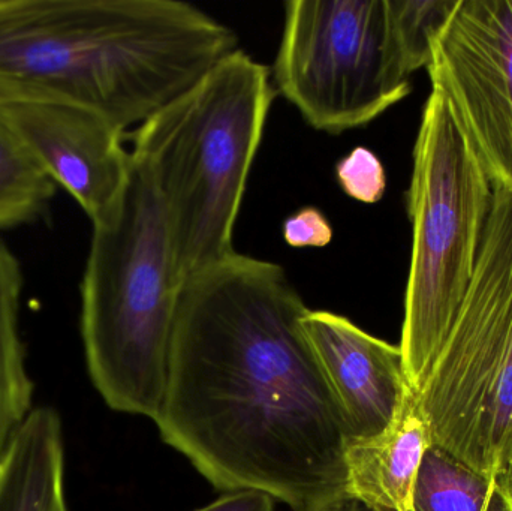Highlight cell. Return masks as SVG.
Wrapping results in <instances>:
<instances>
[{"label": "cell", "mask_w": 512, "mask_h": 511, "mask_svg": "<svg viewBox=\"0 0 512 511\" xmlns=\"http://www.w3.org/2000/svg\"><path fill=\"white\" fill-rule=\"evenodd\" d=\"M336 179L348 197L363 204H376L387 189V174L381 159L367 149L355 147L336 164Z\"/></svg>", "instance_id": "e0dca14e"}, {"label": "cell", "mask_w": 512, "mask_h": 511, "mask_svg": "<svg viewBox=\"0 0 512 511\" xmlns=\"http://www.w3.org/2000/svg\"><path fill=\"white\" fill-rule=\"evenodd\" d=\"M387 0H289L274 89L312 128L342 134L411 93Z\"/></svg>", "instance_id": "52a82bcc"}, {"label": "cell", "mask_w": 512, "mask_h": 511, "mask_svg": "<svg viewBox=\"0 0 512 511\" xmlns=\"http://www.w3.org/2000/svg\"><path fill=\"white\" fill-rule=\"evenodd\" d=\"M417 399L432 444L502 491L512 453V189H495L471 285Z\"/></svg>", "instance_id": "8992f818"}, {"label": "cell", "mask_w": 512, "mask_h": 511, "mask_svg": "<svg viewBox=\"0 0 512 511\" xmlns=\"http://www.w3.org/2000/svg\"><path fill=\"white\" fill-rule=\"evenodd\" d=\"M197 511H274V500L264 492H231L227 497Z\"/></svg>", "instance_id": "d6986e66"}, {"label": "cell", "mask_w": 512, "mask_h": 511, "mask_svg": "<svg viewBox=\"0 0 512 511\" xmlns=\"http://www.w3.org/2000/svg\"><path fill=\"white\" fill-rule=\"evenodd\" d=\"M307 311L271 261L234 252L189 279L155 420L215 488L264 492L294 511L346 498L348 429Z\"/></svg>", "instance_id": "6da1fadb"}, {"label": "cell", "mask_w": 512, "mask_h": 511, "mask_svg": "<svg viewBox=\"0 0 512 511\" xmlns=\"http://www.w3.org/2000/svg\"><path fill=\"white\" fill-rule=\"evenodd\" d=\"M303 327L339 402L349 441L378 437L394 425L414 395L400 347L334 312L309 309Z\"/></svg>", "instance_id": "30bf717a"}, {"label": "cell", "mask_w": 512, "mask_h": 511, "mask_svg": "<svg viewBox=\"0 0 512 511\" xmlns=\"http://www.w3.org/2000/svg\"><path fill=\"white\" fill-rule=\"evenodd\" d=\"M283 239L292 248H324L333 240V227L316 207H303L283 222Z\"/></svg>", "instance_id": "ac0fdd59"}, {"label": "cell", "mask_w": 512, "mask_h": 511, "mask_svg": "<svg viewBox=\"0 0 512 511\" xmlns=\"http://www.w3.org/2000/svg\"><path fill=\"white\" fill-rule=\"evenodd\" d=\"M56 185L0 120V231L38 218Z\"/></svg>", "instance_id": "9a60e30c"}, {"label": "cell", "mask_w": 512, "mask_h": 511, "mask_svg": "<svg viewBox=\"0 0 512 511\" xmlns=\"http://www.w3.org/2000/svg\"><path fill=\"white\" fill-rule=\"evenodd\" d=\"M0 120L92 225L117 209L132 170L125 132L93 111L42 102L2 104Z\"/></svg>", "instance_id": "9c48e42d"}, {"label": "cell", "mask_w": 512, "mask_h": 511, "mask_svg": "<svg viewBox=\"0 0 512 511\" xmlns=\"http://www.w3.org/2000/svg\"><path fill=\"white\" fill-rule=\"evenodd\" d=\"M412 511H512L498 483L432 446L424 455Z\"/></svg>", "instance_id": "5bb4252c"}, {"label": "cell", "mask_w": 512, "mask_h": 511, "mask_svg": "<svg viewBox=\"0 0 512 511\" xmlns=\"http://www.w3.org/2000/svg\"><path fill=\"white\" fill-rule=\"evenodd\" d=\"M315 511H378L369 509V507L363 506V504L358 503V501L349 500V498H345V500L336 501V503L328 504V506L321 507V509Z\"/></svg>", "instance_id": "ffe728a7"}, {"label": "cell", "mask_w": 512, "mask_h": 511, "mask_svg": "<svg viewBox=\"0 0 512 511\" xmlns=\"http://www.w3.org/2000/svg\"><path fill=\"white\" fill-rule=\"evenodd\" d=\"M457 0H387L394 38L409 74L427 68L433 36Z\"/></svg>", "instance_id": "2e32d148"}, {"label": "cell", "mask_w": 512, "mask_h": 511, "mask_svg": "<svg viewBox=\"0 0 512 511\" xmlns=\"http://www.w3.org/2000/svg\"><path fill=\"white\" fill-rule=\"evenodd\" d=\"M430 446L429 426L414 393L387 431L348 441L346 498L378 511H412L418 473Z\"/></svg>", "instance_id": "8fae6325"}, {"label": "cell", "mask_w": 512, "mask_h": 511, "mask_svg": "<svg viewBox=\"0 0 512 511\" xmlns=\"http://www.w3.org/2000/svg\"><path fill=\"white\" fill-rule=\"evenodd\" d=\"M502 492H504L505 497H507L508 501L512 504V453L510 468H508L507 479H505L504 486H502Z\"/></svg>", "instance_id": "44dd1931"}, {"label": "cell", "mask_w": 512, "mask_h": 511, "mask_svg": "<svg viewBox=\"0 0 512 511\" xmlns=\"http://www.w3.org/2000/svg\"><path fill=\"white\" fill-rule=\"evenodd\" d=\"M23 287L20 261L0 239V455L33 410V383L20 330Z\"/></svg>", "instance_id": "4fadbf2b"}, {"label": "cell", "mask_w": 512, "mask_h": 511, "mask_svg": "<svg viewBox=\"0 0 512 511\" xmlns=\"http://www.w3.org/2000/svg\"><path fill=\"white\" fill-rule=\"evenodd\" d=\"M274 96L270 69L239 48L131 134L182 287L236 252L234 227Z\"/></svg>", "instance_id": "3957f363"}, {"label": "cell", "mask_w": 512, "mask_h": 511, "mask_svg": "<svg viewBox=\"0 0 512 511\" xmlns=\"http://www.w3.org/2000/svg\"><path fill=\"white\" fill-rule=\"evenodd\" d=\"M495 188L444 95L432 90L412 153V254L402 350L415 395L429 381L477 266Z\"/></svg>", "instance_id": "5b68a950"}, {"label": "cell", "mask_w": 512, "mask_h": 511, "mask_svg": "<svg viewBox=\"0 0 512 511\" xmlns=\"http://www.w3.org/2000/svg\"><path fill=\"white\" fill-rule=\"evenodd\" d=\"M180 291L158 198L132 159L119 206L92 225L81 281L87 372L111 410L161 413Z\"/></svg>", "instance_id": "277c9868"}, {"label": "cell", "mask_w": 512, "mask_h": 511, "mask_svg": "<svg viewBox=\"0 0 512 511\" xmlns=\"http://www.w3.org/2000/svg\"><path fill=\"white\" fill-rule=\"evenodd\" d=\"M236 50L230 27L177 0H0V105H72L126 132Z\"/></svg>", "instance_id": "7a4b0ae2"}, {"label": "cell", "mask_w": 512, "mask_h": 511, "mask_svg": "<svg viewBox=\"0 0 512 511\" xmlns=\"http://www.w3.org/2000/svg\"><path fill=\"white\" fill-rule=\"evenodd\" d=\"M0 511H69L65 441L54 408H33L0 455Z\"/></svg>", "instance_id": "7c38bea8"}, {"label": "cell", "mask_w": 512, "mask_h": 511, "mask_svg": "<svg viewBox=\"0 0 512 511\" xmlns=\"http://www.w3.org/2000/svg\"><path fill=\"white\" fill-rule=\"evenodd\" d=\"M432 90L445 96L495 189H512V0H457L433 36Z\"/></svg>", "instance_id": "ba28073f"}]
</instances>
